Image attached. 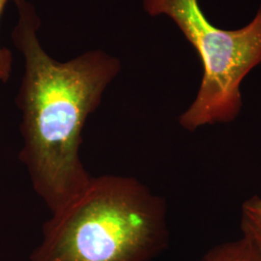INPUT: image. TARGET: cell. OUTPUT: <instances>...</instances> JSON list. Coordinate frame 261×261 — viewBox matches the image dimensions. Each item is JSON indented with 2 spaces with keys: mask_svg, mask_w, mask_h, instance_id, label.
Here are the masks:
<instances>
[{
  "mask_svg": "<svg viewBox=\"0 0 261 261\" xmlns=\"http://www.w3.org/2000/svg\"><path fill=\"white\" fill-rule=\"evenodd\" d=\"M143 8L150 16L172 19L203 65L196 99L179 117L181 127L194 132L235 120L242 109L243 80L261 63V6L248 25L236 30L214 27L198 0H143Z\"/></svg>",
  "mask_w": 261,
  "mask_h": 261,
  "instance_id": "obj_3",
  "label": "cell"
},
{
  "mask_svg": "<svg viewBox=\"0 0 261 261\" xmlns=\"http://www.w3.org/2000/svg\"><path fill=\"white\" fill-rule=\"evenodd\" d=\"M14 1L19 20L12 35L24 56V75L17 97L22 112L19 160L34 191L55 213L92 178L80 155L83 130L119 74L121 62L103 50L56 61L38 40L40 19L35 8L27 0Z\"/></svg>",
  "mask_w": 261,
  "mask_h": 261,
  "instance_id": "obj_1",
  "label": "cell"
},
{
  "mask_svg": "<svg viewBox=\"0 0 261 261\" xmlns=\"http://www.w3.org/2000/svg\"><path fill=\"white\" fill-rule=\"evenodd\" d=\"M241 230L261 259V196H252L243 203Z\"/></svg>",
  "mask_w": 261,
  "mask_h": 261,
  "instance_id": "obj_5",
  "label": "cell"
},
{
  "mask_svg": "<svg viewBox=\"0 0 261 261\" xmlns=\"http://www.w3.org/2000/svg\"><path fill=\"white\" fill-rule=\"evenodd\" d=\"M8 0H0V17ZM12 55L7 48L0 47V82H7L12 71Z\"/></svg>",
  "mask_w": 261,
  "mask_h": 261,
  "instance_id": "obj_6",
  "label": "cell"
},
{
  "mask_svg": "<svg viewBox=\"0 0 261 261\" xmlns=\"http://www.w3.org/2000/svg\"><path fill=\"white\" fill-rule=\"evenodd\" d=\"M168 236L162 196L136 178L92 176L51 213L30 261H150Z\"/></svg>",
  "mask_w": 261,
  "mask_h": 261,
  "instance_id": "obj_2",
  "label": "cell"
},
{
  "mask_svg": "<svg viewBox=\"0 0 261 261\" xmlns=\"http://www.w3.org/2000/svg\"><path fill=\"white\" fill-rule=\"evenodd\" d=\"M199 261H261V259L251 242L241 236L239 239L215 246Z\"/></svg>",
  "mask_w": 261,
  "mask_h": 261,
  "instance_id": "obj_4",
  "label": "cell"
}]
</instances>
